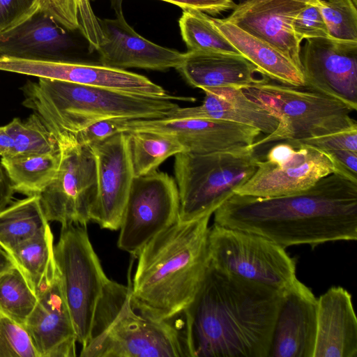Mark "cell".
I'll return each instance as SVG.
<instances>
[{
  "label": "cell",
  "instance_id": "obj_1",
  "mask_svg": "<svg viewBox=\"0 0 357 357\" xmlns=\"http://www.w3.org/2000/svg\"><path fill=\"white\" fill-rule=\"evenodd\" d=\"M214 223L259 234L286 248L357 239V181L332 173L303 191L273 197L234 193Z\"/></svg>",
  "mask_w": 357,
  "mask_h": 357
},
{
  "label": "cell",
  "instance_id": "obj_2",
  "mask_svg": "<svg viewBox=\"0 0 357 357\" xmlns=\"http://www.w3.org/2000/svg\"><path fill=\"white\" fill-rule=\"evenodd\" d=\"M282 296L209 264L183 312L188 357H268Z\"/></svg>",
  "mask_w": 357,
  "mask_h": 357
},
{
  "label": "cell",
  "instance_id": "obj_3",
  "mask_svg": "<svg viewBox=\"0 0 357 357\" xmlns=\"http://www.w3.org/2000/svg\"><path fill=\"white\" fill-rule=\"evenodd\" d=\"M211 216L178 220L142 249L130 284L131 303L137 312L161 321L183 313L209 266Z\"/></svg>",
  "mask_w": 357,
  "mask_h": 357
},
{
  "label": "cell",
  "instance_id": "obj_4",
  "mask_svg": "<svg viewBox=\"0 0 357 357\" xmlns=\"http://www.w3.org/2000/svg\"><path fill=\"white\" fill-rule=\"evenodd\" d=\"M22 105L43 121L54 138L74 136L96 121L121 117L129 120L166 119L193 97H155L118 90L38 78L21 88Z\"/></svg>",
  "mask_w": 357,
  "mask_h": 357
},
{
  "label": "cell",
  "instance_id": "obj_5",
  "mask_svg": "<svg viewBox=\"0 0 357 357\" xmlns=\"http://www.w3.org/2000/svg\"><path fill=\"white\" fill-rule=\"evenodd\" d=\"M133 307L130 286L108 279L96 308L82 357H186L183 335L169 321ZM188 357V356H187Z\"/></svg>",
  "mask_w": 357,
  "mask_h": 357
},
{
  "label": "cell",
  "instance_id": "obj_6",
  "mask_svg": "<svg viewBox=\"0 0 357 357\" xmlns=\"http://www.w3.org/2000/svg\"><path fill=\"white\" fill-rule=\"evenodd\" d=\"M269 80L242 89L248 98L266 108L279 121L272 134L252 144L256 149L267 143L300 141L357 126L350 116L355 110L344 102L306 86H291Z\"/></svg>",
  "mask_w": 357,
  "mask_h": 357
},
{
  "label": "cell",
  "instance_id": "obj_7",
  "mask_svg": "<svg viewBox=\"0 0 357 357\" xmlns=\"http://www.w3.org/2000/svg\"><path fill=\"white\" fill-rule=\"evenodd\" d=\"M252 144L229 151L204 154L183 152L174 155L179 221L211 215L250 179L259 158Z\"/></svg>",
  "mask_w": 357,
  "mask_h": 357
},
{
  "label": "cell",
  "instance_id": "obj_8",
  "mask_svg": "<svg viewBox=\"0 0 357 357\" xmlns=\"http://www.w3.org/2000/svg\"><path fill=\"white\" fill-rule=\"evenodd\" d=\"M209 264L243 279L283 291L296 280V262L285 248L259 234L213 223Z\"/></svg>",
  "mask_w": 357,
  "mask_h": 357
},
{
  "label": "cell",
  "instance_id": "obj_9",
  "mask_svg": "<svg viewBox=\"0 0 357 357\" xmlns=\"http://www.w3.org/2000/svg\"><path fill=\"white\" fill-rule=\"evenodd\" d=\"M53 255L77 340L83 347L89 340L96 308L109 278L90 241L86 225H61Z\"/></svg>",
  "mask_w": 357,
  "mask_h": 357
},
{
  "label": "cell",
  "instance_id": "obj_10",
  "mask_svg": "<svg viewBox=\"0 0 357 357\" xmlns=\"http://www.w3.org/2000/svg\"><path fill=\"white\" fill-rule=\"evenodd\" d=\"M60 162L55 178L38 195L48 222L87 225L97 195L94 154L73 136L56 139Z\"/></svg>",
  "mask_w": 357,
  "mask_h": 357
},
{
  "label": "cell",
  "instance_id": "obj_11",
  "mask_svg": "<svg viewBox=\"0 0 357 357\" xmlns=\"http://www.w3.org/2000/svg\"><path fill=\"white\" fill-rule=\"evenodd\" d=\"M335 172V162L326 152L298 141H279L259 157L253 175L234 193L259 197L291 195Z\"/></svg>",
  "mask_w": 357,
  "mask_h": 357
},
{
  "label": "cell",
  "instance_id": "obj_12",
  "mask_svg": "<svg viewBox=\"0 0 357 357\" xmlns=\"http://www.w3.org/2000/svg\"><path fill=\"white\" fill-rule=\"evenodd\" d=\"M179 193L175 179L155 170L133 178L123 213L118 247L137 257L155 236L178 221Z\"/></svg>",
  "mask_w": 357,
  "mask_h": 357
},
{
  "label": "cell",
  "instance_id": "obj_13",
  "mask_svg": "<svg viewBox=\"0 0 357 357\" xmlns=\"http://www.w3.org/2000/svg\"><path fill=\"white\" fill-rule=\"evenodd\" d=\"M305 86L357 109V42L306 40L301 48Z\"/></svg>",
  "mask_w": 357,
  "mask_h": 357
},
{
  "label": "cell",
  "instance_id": "obj_14",
  "mask_svg": "<svg viewBox=\"0 0 357 357\" xmlns=\"http://www.w3.org/2000/svg\"><path fill=\"white\" fill-rule=\"evenodd\" d=\"M0 70L135 94L155 97L169 95L143 75L101 64L0 56Z\"/></svg>",
  "mask_w": 357,
  "mask_h": 357
},
{
  "label": "cell",
  "instance_id": "obj_15",
  "mask_svg": "<svg viewBox=\"0 0 357 357\" xmlns=\"http://www.w3.org/2000/svg\"><path fill=\"white\" fill-rule=\"evenodd\" d=\"M35 293L38 302L24 327L39 357L76 356L77 335L54 257Z\"/></svg>",
  "mask_w": 357,
  "mask_h": 357
},
{
  "label": "cell",
  "instance_id": "obj_16",
  "mask_svg": "<svg viewBox=\"0 0 357 357\" xmlns=\"http://www.w3.org/2000/svg\"><path fill=\"white\" fill-rule=\"evenodd\" d=\"M96 164L97 195L91 221L102 229H119L134 173L126 132L89 146Z\"/></svg>",
  "mask_w": 357,
  "mask_h": 357
},
{
  "label": "cell",
  "instance_id": "obj_17",
  "mask_svg": "<svg viewBox=\"0 0 357 357\" xmlns=\"http://www.w3.org/2000/svg\"><path fill=\"white\" fill-rule=\"evenodd\" d=\"M116 17L100 19L102 40L97 52L101 65L125 70L137 68L165 71L177 68L184 53L155 44L137 33L126 22L121 1L114 4Z\"/></svg>",
  "mask_w": 357,
  "mask_h": 357
},
{
  "label": "cell",
  "instance_id": "obj_18",
  "mask_svg": "<svg viewBox=\"0 0 357 357\" xmlns=\"http://www.w3.org/2000/svg\"><path fill=\"white\" fill-rule=\"evenodd\" d=\"M149 130L169 133L197 154L237 149L254 144L261 133L243 124L208 119H158L130 120L124 132Z\"/></svg>",
  "mask_w": 357,
  "mask_h": 357
},
{
  "label": "cell",
  "instance_id": "obj_19",
  "mask_svg": "<svg viewBox=\"0 0 357 357\" xmlns=\"http://www.w3.org/2000/svg\"><path fill=\"white\" fill-rule=\"evenodd\" d=\"M310 1L245 0L236 4L225 20L269 43L301 70V43L295 36L292 22Z\"/></svg>",
  "mask_w": 357,
  "mask_h": 357
},
{
  "label": "cell",
  "instance_id": "obj_20",
  "mask_svg": "<svg viewBox=\"0 0 357 357\" xmlns=\"http://www.w3.org/2000/svg\"><path fill=\"white\" fill-rule=\"evenodd\" d=\"M317 298L298 279L282 291L268 357H313Z\"/></svg>",
  "mask_w": 357,
  "mask_h": 357
},
{
  "label": "cell",
  "instance_id": "obj_21",
  "mask_svg": "<svg viewBox=\"0 0 357 357\" xmlns=\"http://www.w3.org/2000/svg\"><path fill=\"white\" fill-rule=\"evenodd\" d=\"M313 357H357V319L352 296L342 287L317 298Z\"/></svg>",
  "mask_w": 357,
  "mask_h": 357
},
{
  "label": "cell",
  "instance_id": "obj_22",
  "mask_svg": "<svg viewBox=\"0 0 357 357\" xmlns=\"http://www.w3.org/2000/svg\"><path fill=\"white\" fill-rule=\"evenodd\" d=\"M68 31L39 8L22 23L0 33V56L71 61L68 54L74 43Z\"/></svg>",
  "mask_w": 357,
  "mask_h": 357
},
{
  "label": "cell",
  "instance_id": "obj_23",
  "mask_svg": "<svg viewBox=\"0 0 357 357\" xmlns=\"http://www.w3.org/2000/svg\"><path fill=\"white\" fill-rule=\"evenodd\" d=\"M202 105L177 107L166 119H208L235 122L272 134L279 121L266 108L248 98L241 88L227 86L205 88Z\"/></svg>",
  "mask_w": 357,
  "mask_h": 357
},
{
  "label": "cell",
  "instance_id": "obj_24",
  "mask_svg": "<svg viewBox=\"0 0 357 357\" xmlns=\"http://www.w3.org/2000/svg\"><path fill=\"white\" fill-rule=\"evenodd\" d=\"M176 70L189 85L201 89H243L269 79L241 54L224 52L188 51Z\"/></svg>",
  "mask_w": 357,
  "mask_h": 357
},
{
  "label": "cell",
  "instance_id": "obj_25",
  "mask_svg": "<svg viewBox=\"0 0 357 357\" xmlns=\"http://www.w3.org/2000/svg\"><path fill=\"white\" fill-rule=\"evenodd\" d=\"M211 20L238 52L270 79L287 85L305 86L301 70L280 51L225 19L211 17Z\"/></svg>",
  "mask_w": 357,
  "mask_h": 357
},
{
  "label": "cell",
  "instance_id": "obj_26",
  "mask_svg": "<svg viewBox=\"0 0 357 357\" xmlns=\"http://www.w3.org/2000/svg\"><path fill=\"white\" fill-rule=\"evenodd\" d=\"M59 162V151L1 159V165L14 191L26 196L39 195L50 184L56 175Z\"/></svg>",
  "mask_w": 357,
  "mask_h": 357
},
{
  "label": "cell",
  "instance_id": "obj_27",
  "mask_svg": "<svg viewBox=\"0 0 357 357\" xmlns=\"http://www.w3.org/2000/svg\"><path fill=\"white\" fill-rule=\"evenodd\" d=\"M48 222L38 195L15 201L0 211V246L9 254Z\"/></svg>",
  "mask_w": 357,
  "mask_h": 357
},
{
  "label": "cell",
  "instance_id": "obj_28",
  "mask_svg": "<svg viewBox=\"0 0 357 357\" xmlns=\"http://www.w3.org/2000/svg\"><path fill=\"white\" fill-rule=\"evenodd\" d=\"M134 176H140L155 170L168 158L185 152L184 146L172 134L136 130L126 132Z\"/></svg>",
  "mask_w": 357,
  "mask_h": 357
},
{
  "label": "cell",
  "instance_id": "obj_29",
  "mask_svg": "<svg viewBox=\"0 0 357 357\" xmlns=\"http://www.w3.org/2000/svg\"><path fill=\"white\" fill-rule=\"evenodd\" d=\"M178 25L188 51L241 54L215 26L211 17L204 13L185 10Z\"/></svg>",
  "mask_w": 357,
  "mask_h": 357
},
{
  "label": "cell",
  "instance_id": "obj_30",
  "mask_svg": "<svg viewBox=\"0 0 357 357\" xmlns=\"http://www.w3.org/2000/svg\"><path fill=\"white\" fill-rule=\"evenodd\" d=\"M53 234L48 224L9 253L34 291L53 259Z\"/></svg>",
  "mask_w": 357,
  "mask_h": 357
},
{
  "label": "cell",
  "instance_id": "obj_31",
  "mask_svg": "<svg viewBox=\"0 0 357 357\" xmlns=\"http://www.w3.org/2000/svg\"><path fill=\"white\" fill-rule=\"evenodd\" d=\"M37 302V295L17 266L0 274L1 313L24 326Z\"/></svg>",
  "mask_w": 357,
  "mask_h": 357
},
{
  "label": "cell",
  "instance_id": "obj_32",
  "mask_svg": "<svg viewBox=\"0 0 357 357\" xmlns=\"http://www.w3.org/2000/svg\"><path fill=\"white\" fill-rule=\"evenodd\" d=\"M3 126L11 137L14 156L55 153L59 151L56 139L41 119L33 112L25 121L14 118Z\"/></svg>",
  "mask_w": 357,
  "mask_h": 357
},
{
  "label": "cell",
  "instance_id": "obj_33",
  "mask_svg": "<svg viewBox=\"0 0 357 357\" xmlns=\"http://www.w3.org/2000/svg\"><path fill=\"white\" fill-rule=\"evenodd\" d=\"M328 38L357 42V0H316Z\"/></svg>",
  "mask_w": 357,
  "mask_h": 357
},
{
  "label": "cell",
  "instance_id": "obj_34",
  "mask_svg": "<svg viewBox=\"0 0 357 357\" xmlns=\"http://www.w3.org/2000/svg\"><path fill=\"white\" fill-rule=\"evenodd\" d=\"M0 357H39L24 326L1 312Z\"/></svg>",
  "mask_w": 357,
  "mask_h": 357
},
{
  "label": "cell",
  "instance_id": "obj_35",
  "mask_svg": "<svg viewBox=\"0 0 357 357\" xmlns=\"http://www.w3.org/2000/svg\"><path fill=\"white\" fill-rule=\"evenodd\" d=\"M295 36L301 43L305 39L328 38V30L316 0H310L292 22Z\"/></svg>",
  "mask_w": 357,
  "mask_h": 357
},
{
  "label": "cell",
  "instance_id": "obj_36",
  "mask_svg": "<svg viewBox=\"0 0 357 357\" xmlns=\"http://www.w3.org/2000/svg\"><path fill=\"white\" fill-rule=\"evenodd\" d=\"M40 8V0H0V33L22 23Z\"/></svg>",
  "mask_w": 357,
  "mask_h": 357
},
{
  "label": "cell",
  "instance_id": "obj_37",
  "mask_svg": "<svg viewBox=\"0 0 357 357\" xmlns=\"http://www.w3.org/2000/svg\"><path fill=\"white\" fill-rule=\"evenodd\" d=\"M126 118H108L90 125L87 128L75 135V139L84 146H91L102 142L120 132H124L127 122Z\"/></svg>",
  "mask_w": 357,
  "mask_h": 357
},
{
  "label": "cell",
  "instance_id": "obj_38",
  "mask_svg": "<svg viewBox=\"0 0 357 357\" xmlns=\"http://www.w3.org/2000/svg\"><path fill=\"white\" fill-rule=\"evenodd\" d=\"M79 31L89 43V50L98 49L102 40V33L98 17L91 7L90 0H74Z\"/></svg>",
  "mask_w": 357,
  "mask_h": 357
},
{
  "label": "cell",
  "instance_id": "obj_39",
  "mask_svg": "<svg viewBox=\"0 0 357 357\" xmlns=\"http://www.w3.org/2000/svg\"><path fill=\"white\" fill-rule=\"evenodd\" d=\"M298 142L313 146L325 152L334 150L357 152V126Z\"/></svg>",
  "mask_w": 357,
  "mask_h": 357
},
{
  "label": "cell",
  "instance_id": "obj_40",
  "mask_svg": "<svg viewBox=\"0 0 357 357\" xmlns=\"http://www.w3.org/2000/svg\"><path fill=\"white\" fill-rule=\"evenodd\" d=\"M40 8L68 31L79 30L74 0H40Z\"/></svg>",
  "mask_w": 357,
  "mask_h": 357
},
{
  "label": "cell",
  "instance_id": "obj_41",
  "mask_svg": "<svg viewBox=\"0 0 357 357\" xmlns=\"http://www.w3.org/2000/svg\"><path fill=\"white\" fill-rule=\"evenodd\" d=\"M174 4L183 10H195L207 15H216L235 6L234 0H160Z\"/></svg>",
  "mask_w": 357,
  "mask_h": 357
},
{
  "label": "cell",
  "instance_id": "obj_42",
  "mask_svg": "<svg viewBox=\"0 0 357 357\" xmlns=\"http://www.w3.org/2000/svg\"><path fill=\"white\" fill-rule=\"evenodd\" d=\"M333 160L336 173L357 181V152L349 150H334L326 152Z\"/></svg>",
  "mask_w": 357,
  "mask_h": 357
},
{
  "label": "cell",
  "instance_id": "obj_43",
  "mask_svg": "<svg viewBox=\"0 0 357 357\" xmlns=\"http://www.w3.org/2000/svg\"><path fill=\"white\" fill-rule=\"evenodd\" d=\"M14 192L10 181L0 165V211L10 204Z\"/></svg>",
  "mask_w": 357,
  "mask_h": 357
},
{
  "label": "cell",
  "instance_id": "obj_44",
  "mask_svg": "<svg viewBox=\"0 0 357 357\" xmlns=\"http://www.w3.org/2000/svg\"><path fill=\"white\" fill-rule=\"evenodd\" d=\"M14 154L11 137L5 130L4 126H0V156L8 158L14 156Z\"/></svg>",
  "mask_w": 357,
  "mask_h": 357
},
{
  "label": "cell",
  "instance_id": "obj_45",
  "mask_svg": "<svg viewBox=\"0 0 357 357\" xmlns=\"http://www.w3.org/2000/svg\"><path fill=\"white\" fill-rule=\"evenodd\" d=\"M15 266H17L11 256L0 246V274Z\"/></svg>",
  "mask_w": 357,
  "mask_h": 357
},
{
  "label": "cell",
  "instance_id": "obj_46",
  "mask_svg": "<svg viewBox=\"0 0 357 357\" xmlns=\"http://www.w3.org/2000/svg\"><path fill=\"white\" fill-rule=\"evenodd\" d=\"M239 1H245V0H239Z\"/></svg>",
  "mask_w": 357,
  "mask_h": 357
},
{
  "label": "cell",
  "instance_id": "obj_47",
  "mask_svg": "<svg viewBox=\"0 0 357 357\" xmlns=\"http://www.w3.org/2000/svg\"><path fill=\"white\" fill-rule=\"evenodd\" d=\"M90 1H95V0H90Z\"/></svg>",
  "mask_w": 357,
  "mask_h": 357
}]
</instances>
